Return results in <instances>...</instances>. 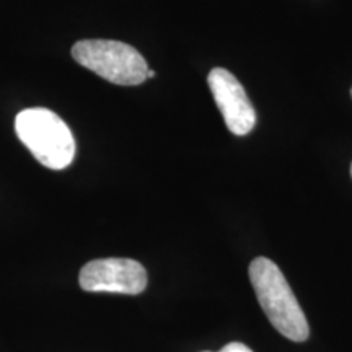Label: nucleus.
Masks as SVG:
<instances>
[{
	"mask_svg": "<svg viewBox=\"0 0 352 352\" xmlns=\"http://www.w3.org/2000/svg\"><path fill=\"white\" fill-rule=\"evenodd\" d=\"M351 176H352V165H351Z\"/></svg>",
	"mask_w": 352,
	"mask_h": 352,
	"instance_id": "8",
	"label": "nucleus"
},
{
	"mask_svg": "<svg viewBox=\"0 0 352 352\" xmlns=\"http://www.w3.org/2000/svg\"><path fill=\"white\" fill-rule=\"evenodd\" d=\"M250 279L272 327L290 341H307L310 336L307 316L279 266L259 256L250 264Z\"/></svg>",
	"mask_w": 352,
	"mask_h": 352,
	"instance_id": "1",
	"label": "nucleus"
},
{
	"mask_svg": "<svg viewBox=\"0 0 352 352\" xmlns=\"http://www.w3.org/2000/svg\"><path fill=\"white\" fill-rule=\"evenodd\" d=\"M208 83L228 131L235 135H246L256 124V111L245 88L227 69L215 67L209 72Z\"/></svg>",
	"mask_w": 352,
	"mask_h": 352,
	"instance_id": "5",
	"label": "nucleus"
},
{
	"mask_svg": "<svg viewBox=\"0 0 352 352\" xmlns=\"http://www.w3.org/2000/svg\"><path fill=\"white\" fill-rule=\"evenodd\" d=\"M15 131L39 164L51 170H64L76 157V139L69 126L54 111L28 108L16 114Z\"/></svg>",
	"mask_w": 352,
	"mask_h": 352,
	"instance_id": "2",
	"label": "nucleus"
},
{
	"mask_svg": "<svg viewBox=\"0 0 352 352\" xmlns=\"http://www.w3.org/2000/svg\"><path fill=\"white\" fill-rule=\"evenodd\" d=\"M72 56L83 67L116 85H140L147 80V63L135 47L126 43L82 39L74 44Z\"/></svg>",
	"mask_w": 352,
	"mask_h": 352,
	"instance_id": "3",
	"label": "nucleus"
},
{
	"mask_svg": "<svg viewBox=\"0 0 352 352\" xmlns=\"http://www.w3.org/2000/svg\"><path fill=\"white\" fill-rule=\"evenodd\" d=\"M351 95H352V88H351Z\"/></svg>",
	"mask_w": 352,
	"mask_h": 352,
	"instance_id": "9",
	"label": "nucleus"
},
{
	"mask_svg": "<svg viewBox=\"0 0 352 352\" xmlns=\"http://www.w3.org/2000/svg\"><path fill=\"white\" fill-rule=\"evenodd\" d=\"M153 77H155V72H153V70L148 69V72H147V78H153Z\"/></svg>",
	"mask_w": 352,
	"mask_h": 352,
	"instance_id": "7",
	"label": "nucleus"
},
{
	"mask_svg": "<svg viewBox=\"0 0 352 352\" xmlns=\"http://www.w3.org/2000/svg\"><path fill=\"white\" fill-rule=\"evenodd\" d=\"M209 352V351H204ZM219 352H253L248 346L243 344V342H228L227 346H223Z\"/></svg>",
	"mask_w": 352,
	"mask_h": 352,
	"instance_id": "6",
	"label": "nucleus"
},
{
	"mask_svg": "<svg viewBox=\"0 0 352 352\" xmlns=\"http://www.w3.org/2000/svg\"><path fill=\"white\" fill-rule=\"evenodd\" d=\"M78 283L87 292L139 296L147 287V271L129 258L94 259L82 267Z\"/></svg>",
	"mask_w": 352,
	"mask_h": 352,
	"instance_id": "4",
	"label": "nucleus"
}]
</instances>
